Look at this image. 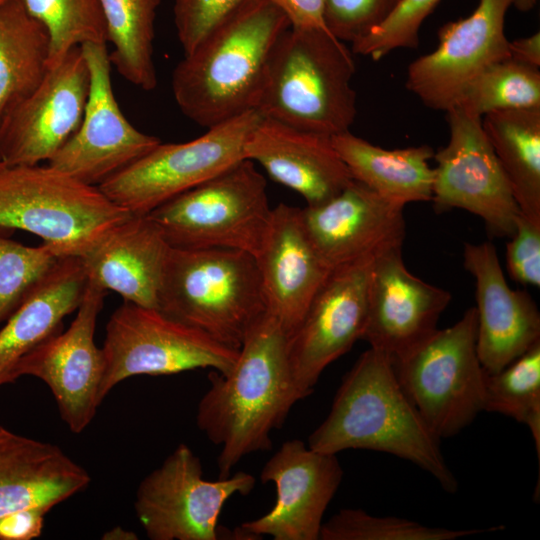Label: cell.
<instances>
[{
    "label": "cell",
    "mask_w": 540,
    "mask_h": 540,
    "mask_svg": "<svg viewBox=\"0 0 540 540\" xmlns=\"http://www.w3.org/2000/svg\"><path fill=\"white\" fill-rule=\"evenodd\" d=\"M208 379L196 425L221 447L218 477L227 478L243 457L272 448V431L303 399L288 361L287 333L266 312L248 331L231 371L213 370Z\"/></svg>",
    "instance_id": "6da1fadb"
},
{
    "label": "cell",
    "mask_w": 540,
    "mask_h": 540,
    "mask_svg": "<svg viewBox=\"0 0 540 540\" xmlns=\"http://www.w3.org/2000/svg\"><path fill=\"white\" fill-rule=\"evenodd\" d=\"M244 157L299 193L307 206L326 202L353 180L330 136L263 116L246 140Z\"/></svg>",
    "instance_id": "603a6c76"
},
{
    "label": "cell",
    "mask_w": 540,
    "mask_h": 540,
    "mask_svg": "<svg viewBox=\"0 0 540 540\" xmlns=\"http://www.w3.org/2000/svg\"><path fill=\"white\" fill-rule=\"evenodd\" d=\"M80 48L90 73L84 113L77 130L47 164L99 186L161 140L135 128L122 113L112 89L107 44L85 43Z\"/></svg>",
    "instance_id": "4fadbf2b"
},
{
    "label": "cell",
    "mask_w": 540,
    "mask_h": 540,
    "mask_svg": "<svg viewBox=\"0 0 540 540\" xmlns=\"http://www.w3.org/2000/svg\"><path fill=\"white\" fill-rule=\"evenodd\" d=\"M484 411L526 425L540 455V341L502 370L484 378Z\"/></svg>",
    "instance_id": "4dcf8cb0"
},
{
    "label": "cell",
    "mask_w": 540,
    "mask_h": 540,
    "mask_svg": "<svg viewBox=\"0 0 540 540\" xmlns=\"http://www.w3.org/2000/svg\"><path fill=\"white\" fill-rule=\"evenodd\" d=\"M266 312L291 334L332 269L312 243L301 208H272L263 243L255 256Z\"/></svg>",
    "instance_id": "7402d4cb"
},
{
    "label": "cell",
    "mask_w": 540,
    "mask_h": 540,
    "mask_svg": "<svg viewBox=\"0 0 540 540\" xmlns=\"http://www.w3.org/2000/svg\"><path fill=\"white\" fill-rule=\"evenodd\" d=\"M510 58L535 68L540 67V33L509 42Z\"/></svg>",
    "instance_id": "60d3db41"
},
{
    "label": "cell",
    "mask_w": 540,
    "mask_h": 540,
    "mask_svg": "<svg viewBox=\"0 0 540 540\" xmlns=\"http://www.w3.org/2000/svg\"><path fill=\"white\" fill-rule=\"evenodd\" d=\"M50 40L18 0L0 5V124L44 78Z\"/></svg>",
    "instance_id": "f1b7e54d"
},
{
    "label": "cell",
    "mask_w": 540,
    "mask_h": 540,
    "mask_svg": "<svg viewBox=\"0 0 540 540\" xmlns=\"http://www.w3.org/2000/svg\"><path fill=\"white\" fill-rule=\"evenodd\" d=\"M536 1L537 0H514L513 4L519 11L527 12L534 7Z\"/></svg>",
    "instance_id": "7bdbcfd3"
},
{
    "label": "cell",
    "mask_w": 540,
    "mask_h": 540,
    "mask_svg": "<svg viewBox=\"0 0 540 540\" xmlns=\"http://www.w3.org/2000/svg\"><path fill=\"white\" fill-rule=\"evenodd\" d=\"M352 54L329 30L289 27L269 57L256 110L330 137L350 131L357 112Z\"/></svg>",
    "instance_id": "277c9868"
},
{
    "label": "cell",
    "mask_w": 540,
    "mask_h": 540,
    "mask_svg": "<svg viewBox=\"0 0 540 540\" xmlns=\"http://www.w3.org/2000/svg\"><path fill=\"white\" fill-rule=\"evenodd\" d=\"M374 259L332 270L297 328L287 336L291 373L303 399L322 372L360 340Z\"/></svg>",
    "instance_id": "ac0fdd59"
},
{
    "label": "cell",
    "mask_w": 540,
    "mask_h": 540,
    "mask_svg": "<svg viewBox=\"0 0 540 540\" xmlns=\"http://www.w3.org/2000/svg\"><path fill=\"white\" fill-rule=\"evenodd\" d=\"M276 6L296 29H327L324 0H264Z\"/></svg>",
    "instance_id": "ab89813d"
},
{
    "label": "cell",
    "mask_w": 540,
    "mask_h": 540,
    "mask_svg": "<svg viewBox=\"0 0 540 540\" xmlns=\"http://www.w3.org/2000/svg\"><path fill=\"white\" fill-rule=\"evenodd\" d=\"M450 137L434 153V210H466L494 237L509 238L521 213L506 174L484 131L482 117L460 105L446 111Z\"/></svg>",
    "instance_id": "7c38bea8"
},
{
    "label": "cell",
    "mask_w": 540,
    "mask_h": 540,
    "mask_svg": "<svg viewBox=\"0 0 540 540\" xmlns=\"http://www.w3.org/2000/svg\"><path fill=\"white\" fill-rule=\"evenodd\" d=\"M147 215L173 248H230L255 257L272 208L264 176L243 159Z\"/></svg>",
    "instance_id": "52a82bcc"
},
{
    "label": "cell",
    "mask_w": 540,
    "mask_h": 540,
    "mask_svg": "<svg viewBox=\"0 0 540 540\" xmlns=\"http://www.w3.org/2000/svg\"><path fill=\"white\" fill-rule=\"evenodd\" d=\"M107 540H136L138 539L137 535L129 530H126L122 527H114L107 531L103 537Z\"/></svg>",
    "instance_id": "b9f144b4"
},
{
    "label": "cell",
    "mask_w": 540,
    "mask_h": 540,
    "mask_svg": "<svg viewBox=\"0 0 540 540\" xmlns=\"http://www.w3.org/2000/svg\"><path fill=\"white\" fill-rule=\"evenodd\" d=\"M88 278L80 257H62L0 329V386L12 383L18 362L51 336L79 307Z\"/></svg>",
    "instance_id": "484cf974"
},
{
    "label": "cell",
    "mask_w": 540,
    "mask_h": 540,
    "mask_svg": "<svg viewBox=\"0 0 540 540\" xmlns=\"http://www.w3.org/2000/svg\"><path fill=\"white\" fill-rule=\"evenodd\" d=\"M61 258L44 243L27 246L0 235V324L20 307Z\"/></svg>",
    "instance_id": "e575fe53"
},
{
    "label": "cell",
    "mask_w": 540,
    "mask_h": 540,
    "mask_svg": "<svg viewBox=\"0 0 540 540\" xmlns=\"http://www.w3.org/2000/svg\"><path fill=\"white\" fill-rule=\"evenodd\" d=\"M5 167L4 163L2 162L1 160V157H0V170L3 169Z\"/></svg>",
    "instance_id": "ee69618b"
},
{
    "label": "cell",
    "mask_w": 540,
    "mask_h": 540,
    "mask_svg": "<svg viewBox=\"0 0 540 540\" xmlns=\"http://www.w3.org/2000/svg\"><path fill=\"white\" fill-rule=\"evenodd\" d=\"M503 528L431 527L405 518L374 516L362 509L346 508L323 522L319 540H455Z\"/></svg>",
    "instance_id": "836d02e7"
},
{
    "label": "cell",
    "mask_w": 540,
    "mask_h": 540,
    "mask_svg": "<svg viewBox=\"0 0 540 540\" xmlns=\"http://www.w3.org/2000/svg\"><path fill=\"white\" fill-rule=\"evenodd\" d=\"M450 301L447 290L407 269L402 248L392 249L373 260L361 340L396 359L438 328Z\"/></svg>",
    "instance_id": "ffe728a7"
},
{
    "label": "cell",
    "mask_w": 540,
    "mask_h": 540,
    "mask_svg": "<svg viewBox=\"0 0 540 540\" xmlns=\"http://www.w3.org/2000/svg\"><path fill=\"white\" fill-rule=\"evenodd\" d=\"M158 310L239 350L266 313L255 257L230 248L171 247Z\"/></svg>",
    "instance_id": "5b68a950"
},
{
    "label": "cell",
    "mask_w": 540,
    "mask_h": 540,
    "mask_svg": "<svg viewBox=\"0 0 540 540\" xmlns=\"http://www.w3.org/2000/svg\"><path fill=\"white\" fill-rule=\"evenodd\" d=\"M103 401L121 381L138 376L173 375L194 369L226 374L238 351L164 312L124 301L109 318L101 347Z\"/></svg>",
    "instance_id": "9c48e42d"
},
{
    "label": "cell",
    "mask_w": 540,
    "mask_h": 540,
    "mask_svg": "<svg viewBox=\"0 0 540 540\" xmlns=\"http://www.w3.org/2000/svg\"><path fill=\"white\" fill-rule=\"evenodd\" d=\"M106 294V290L88 281L69 328L38 345L12 372V382L24 375L42 380L54 396L61 419L73 433L87 428L102 403L100 386L105 363L102 348L94 338Z\"/></svg>",
    "instance_id": "5bb4252c"
},
{
    "label": "cell",
    "mask_w": 540,
    "mask_h": 540,
    "mask_svg": "<svg viewBox=\"0 0 540 540\" xmlns=\"http://www.w3.org/2000/svg\"><path fill=\"white\" fill-rule=\"evenodd\" d=\"M463 266L476 285L478 358L493 374L540 341V313L528 292L508 285L492 242L465 243Z\"/></svg>",
    "instance_id": "44dd1931"
},
{
    "label": "cell",
    "mask_w": 540,
    "mask_h": 540,
    "mask_svg": "<svg viewBox=\"0 0 540 540\" xmlns=\"http://www.w3.org/2000/svg\"><path fill=\"white\" fill-rule=\"evenodd\" d=\"M262 115L250 110L183 143L160 142L98 188L133 215H146L175 196L245 159L244 146Z\"/></svg>",
    "instance_id": "30bf717a"
},
{
    "label": "cell",
    "mask_w": 540,
    "mask_h": 540,
    "mask_svg": "<svg viewBox=\"0 0 540 540\" xmlns=\"http://www.w3.org/2000/svg\"><path fill=\"white\" fill-rule=\"evenodd\" d=\"M456 105L480 117L497 110L540 106L539 68L511 58L495 62L474 78Z\"/></svg>",
    "instance_id": "d6a6232c"
},
{
    "label": "cell",
    "mask_w": 540,
    "mask_h": 540,
    "mask_svg": "<svg viewBox=\"0 0 540 540\" xmlns=\"http://www.w3.org/2000/svg\"><path fill=\"white\" fill-rule=\"evenodd\" d=\"M170 248L147 214L131 215L80 259L88 281L116 292L124 301L158 309Z\"/></svg>",
    "instance_id": "d4e9b609"
},
{
    "label": "cell",
    "mask_w": 540,
    "mask_h": 540,
    "mask_svg": "<svg viewBox=\"0 0 540 540\" xmlns=\"http://www.w3.org/2000/svg\"><path fill=\"white\" fill-rule=\"evenodd\" d=\"M255 477L239 471L227 478H203L200 458L179 444L139 483L134 509L151 540H217L219 516L232 496H247Z\"/></svg>",
    "instance_id": "8fae6325"
},
{
    "label": "cell",
    "mask_w": 540,
    "mask_h": 540,
    "mask_svg": "<svg viewBox=\"0 0 540 540\" xmlns=\"http://www.w3.org/2000/svg\"><path fill=\"white\" fill-rule=\"evenodd\" d=\"M440 0H400L379 26L352 44V53L377 61L399 48H417L419 30Z\"/></svg>",
    "instance_id": "d590c367"
},
{
    "label": "cell",
    "mask_w": 540,
    "mask_h": 540,
    "mask_svg": "<svg viewBox=\"0 0 540 540\" xmlns=\"http://www.w3.org/2000/svg\"><path fill=\"white\" fill-rule=\"evenodd\" d=\"M331 140L352 178L381 197L403 207L431 201L434 169L429 161L435 152L430 146L385 149L350 131Z\"/></svg>",
    "instance_id": "4316f807"
},
{
    "label": "cell",
    "mask_w": 540,
    "mask_h": 540,
    "mask_svg": "<svg viewBox=\"0 0 540 540\" xmlns=\"http://www.w3.org/2000/svg\"><path fill=\"white\" fill-rule=\"evenodd\" d=\"M25 11L48 32V68L74 47L107 44V27L101 0H18Z\"/></svg>",
    "instance_id": "1f68e13d"
},
{
    "label": "cell",
    "mask_w": 540,
    "mask_h": 540,
    "mask_svg": "<svg viewBox=\"0 0 540 540\" xmlns=\"http://www.w3.org/2000/svg\"><path fill=\"white\" fill-rule=\"evenodd\" d=\"M482 125L521 213L540 222V106L489 112Z\"/></svg>",
    "instance_id": "83f0119b"
},
{
    "label": "cell",
    "mask_w": 540,
    "mask_h": 540,
    "mask_svg": "<svg viewBox=\"0 0 540 540\" xmlns=\"http://www.w3.org/2000/svg\"><path fill=\"white\" fill-rule=\"evenodd\" d=\"M90 482L87 470L59 446L0 425V524L25 511L48 513Z\"/></svg>",
    "instance_id": "cb8c5ba5"
},
{
    "label": "cell",
    "mask_w": 540,
    "mask_h": 540,
    "mask_svg": "<svg viewBox=\"0 0 540 540\" xmlns=\"http://www.w3.org/2000/svg\"><path fill=\"white\" fill-rule=\"evenodd\" d=\"M5 0H0V5L4 2Z\"/></svg>",
    "instance_id": "f6af8a7d"
},
{
    "label": "cell",
    "mask_w": 540,
    "mask_h": 540,
    "mask_svg": "<svg viewBox=\"0 0 540 540\" xmlns=\"http://www.w3.org/2000/svg\"><path fill=\"white\" fill-rule=\"evenodd\" d=\"M343 474L337 454L312 449L300 439L283 442L260 472L262 483L275 486V503L263 516L237 527L239 533L244 540H319Z\"/></svg>",
    "instance_id": "2e32d148"
},
{
    "label": "cell",
    "mask_w": 540,
    "mask_h": 540,
    "mask_svg": "<svg viewBox=\"0 0 540 540\" xmlns=\"http://www.w3.org/2000/svg\"><path fill=\"white\" fill-rule=\"evenodd\" d=\"M131 215L98 186L48 164L0 170V228L30 232L60 257H81Z\"/></svg>",
    "instance_id": "8992f818"
},
{
    "label": "cell",
    "mask_w": 540,
    "mask_h": 540,
    "mask_svg": "<svg viewBox=\"0 0 540 540\" xmlns=\"http://www.w3.org/2000/svg\"><path fill=\"white\" fill-rule=\"evenodd\" d=\"M90 87L80 46L48 68L40 84L0 124L5 166L48 162L77 130Z\"/></svg>",
    "instance_id": "e0dca14e"
},
{
    "label": "cell",
    "mask_w": 540,
    "mask_h": 540,
    "mask_svg": "<svg viewBox=\"0 0 540 540\" xmlns=\"http://www.w3.org/2000/svg\"><path fill=\"white\" fill-rule=\"evenodd\" d=\"M400 0H324V21L332 35L354 42L379 26Z\"/></svg>",
    "instance_id": "8d00e7d4"
},
{
    "label": "cell",
    "mask_w": 540,
    "mask_h": 540,
    "mask_svg": "<svg viewBox=\"0 0 540 540\" xmlns=\"http://www.w3.org/2000/svg\"><path fill=\"white\" fill-rule=\"evenodd\" d=\"M506 268L517 283L540 286V222L520 213L506 244Z\"/></svg>",
    "instance_id": "f35d334b"
},
{
    "label": "cell",
    "mask_w": 540,
    "mask_h": 540,
    "mask_svg": "<svg viewBox=\"0 0 540 540\" xmlns=\"http://www.w3.org/2000/svg\"><path fill=\"white\" fill-rule=\"evenodd\" d=\"M289 27L273 4L248 0L174 68L181 112L210 128L256 109L273 47Z\"/></svg>",
    "instance_id": "3957f363"
},
{
    "label": "cell",
    "mask_w": 540,
    "mask_h": 540,
    "mask_svg": "<svg viewBox=\"0 0 540 540\" xmlns=\"http://www.w3.org/2000/svg\"><path fill=\"white\" fill-rule=\"evenodd\" d=\"M403 209L353 179L326 202L301 208V216L318 253L334 270L402 248Z\"/></svg>",
    "instance_id": "d6986e66"
},
{
    "label": "cell",
    "mask_w": 540,
    "mask_h": 540,
    "mask_svg": "<svg viewBox=\"0 0 540 540\" xmlns=\"http://www.w3.org/2000/svg\"><path fill=\"white\" fill-rule=\"evenodd\" d=\"M247 1L174 0V23L184 55L190 53Z\"/></svg>",
    "instance_id": "74e56055"
},
{
    "label": "cell",
    "mask_w": 540,
    "mask_h": 540,
    "mask_svg": "<svg viewBox=\"0 0 540 540\" xmlns=\"http://www.w3.org/2000/svg\"><path fill=\"white\" fill-rule=\"evenodd\" d=\"M161 0H101L111 65L133 85L151 91L157 86L153 61L154 22Z\"/></svg>",
    "instance_id": "f546056e"
},
{
    "label": "cell",
    "mask_w": 540,
    "mask_h": 540,
    "mask_svg": "<svg viewBox=\"0 0 540 540\" xmlns=\"http://www.w3.org/2000/svg\"><path fill=\"white\" fill-rule=\"evenodd\" d=\"M514 0H479L473 13L448 22L438 46L407 69L406 87L430 109L447 111L491 64L510 58L505 16Z\"/></svg>",
    "instance_id": "9a60e30c"
},
{
    "label": "cell",
    "mask_w": 540,
    "mask_h": 540,
    "mask_svg": "<svg viewBox=\"0 0 540 540\" xmlns=\"http://www.w3.org/2000/svg\"><path fill=\"white\" fill-rule=\"evenodd\" d=\"M438 438L404 392L392 359L369 348L345 374L323 422L309 435L312 449L385 452L428 472L448 493L458 482Z\"/></svg>",
    "instance_id": "7a4b0ae2"
},
{
    "label": "cell",
    "mask_w": 540,
    "mask_h": 540,
    "mask_svg": "<svg viewBox=\"0 0 540 540\" xmlns=\"http://www.w3.org/2000/svg\"><path fill=\"white\" fill-rule=\"evenodd\" d=\"M475 307L393 359L396 376L432 432L452 437L484 411L485 371L476 347Z\"/></svg>",
    "instance_id": "ba28073f"
}]
</instances>
